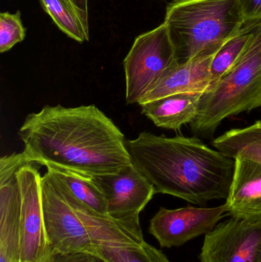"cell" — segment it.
<instances>
[{"label":"cell","mask_w":261,"mask_h":262,"mask_svg":"<svg viewBox=\"0 0 261 262\" xmlns=\"http://www.w3.org/2000/svg\"><path fill=\"white\" fill-rule=\"evenodd\" d=\"M32 163L84 178L131 165L124 134L95 105H45L26 116L18 132Z\"/></svg>","instance_id":"6da1fadb"},{"label":"cell","mask_w":261,"mask_h":262,"mask_svg":"<svg viewBox=\"0 0 261 262\" xmlns=\"http://www.w3.org/2000/svg\"><path fill=\"white\" fill-rule=\"evenodd\" d=\"M133 164L154 186L196 205L226 200L235 160L195 137L157 136L147 131L126 140Z\"/></svg>","instance_id":"7a4b0ae2"},{"label":"cell","mask_w":261,"mask_h":262,"mask_svg":"<svg viewBox=\"0 0 261 262\" xmlns=\"http://www.w3.org/2000/svg\"><path fill=\"white\" fill-rule=\"evenodd\" d=\"M44 229L53 255L89 254L98 247H139V221L117 220L90 209L47 171L41 180Z\"/></svg>","instance_id":"3957f363"},{"label":"cell","mask_w":261,"mask_h":262,"mask_svg":"<svg viewBox=\"0 0 261 262\" xmlns=\"http://www.w3.org/2000/svg\"><path fill=\"white\" fill-rule=\"evenodd\" d=\"M163 23L179 63L219 50L245 23L239 0H173Z\"/></svg>","instance_id":"277c9868"},{"label":"cell","mask_w":261,"mask_h":262,"mask_svg":"<svg viewBox=\"0 0 261 262\" xmlns=\"http://www.w3.org/2000/svg\"><path fill=\"white\" fill-rule=\"evenodd\" d=\"M261 107V26L242 56L205 93L196 119L190 124L197 134L211 136L221 123Z\"/></svg>","instance_id":"5b68a950"},{"label":"cell","mask_w":261,"mask_h":262,"mask_svg":"<svg viewBox=\"0 0 261 262\" xmlns=\"http://www.w3.org/2000/svg\"><path fill=\"white\" fill-rule=\"evenodd\" d=\"M179 64L165 23L136 37L124 60L127 104H139L158 81Z\"/></svg>","instance_id":"8992f818"},{"label":"cell","mask_w":261,"mask_h":262,"mask_svg":"<svg viewBox=\"0 0 261 262\" xmlns=\"http://www.w3.org/2000/svg\"><path fill=\"white\" fill-rule=\"evenodd\" d=\"M17 178L21 196L19 262H49L54 255L44 229L41 177L35 163L23 165Z\"/></svg>","instance_id":"52a82bcc"},{"label":"cell","mask_w":261,"mask_h":262,"mask_svg":"<svg viewBox=\"0 0 261 262\" xmlns=\"http://www.w3.org/2000/svg\"><path fill=\"white\" fill-rule=\"evenodd\" d=\"M225 215H228L225 204L213 208L161 207L150 220L149 232L161 248L179 247L209 233Z\"/></svg>","instance_id":"ba28073f"},{"label":"cell","mask_w":261,"mask_h":262,"mask_svg":"<svg viewBox=\"0 0 261 262\" xmlns=\"http://www.w3.org/2000/svg\"><path fill=\"white\" fill-rule=\"evenodd\" d=\"M261 220L231 217L205 235L201 262H256Z\"/></svg>","instance_id":"9c48e42d"},{"label":"cell","mask_w":261,"mask_h":262,"mask_svg":"<svg viewBox=\"0 0 261 262\" xmlns=\"http://www.w3.org/2000/svg\"><path fill=\"white\" fill-rule=\"evenodd\" d=\"M105 197L109 216L139 221V214L156 193L151 183L132 163L116 173L90 179Z\"/></svg>","instance_id":"30bf717a"},{"label":"cell","mask_w":261,"mask_h":262,"mask_svg":"<svg viewBox=\"0 0 261 262\" xmlns=\"http://www.w3.org/2000/svg\"><path fill=\"white\" fill-rule=\"evenodd\" d=\"M29 162L23 152L0 159V262H19L21 196L17 172Z\"/></svg>","instance_id":"8fae6325"},{"label":"cell","mask_w":261,"mask_h":262,"mask_svg":"<svg viewBox=\"0 0 261 262\" xmlns=\"http://www.w3.org/2000/svg\"><path fill=\"white\" fill-rule=\"evenodd\" d=\"M218 51L205 52L179 63L158 81L139 105L176 94L205 93L211 86V64Z\"/></svg>","instance_id":"7c38bea8"},{"label":"cell","mask_w":261,"mask_h":262,"mask_svg":"<svg viewBox=\"0 0 261 262\" xmlns=\"http://www.w3.org/2000/svg\"><path fill=\"white\" fill-rule=\"evenodd\" d=\"M227 215L261 220V164L236 158L229 193L225 203Z\"/></svg>","instance_id":"4fadbf2b"},{"label":"cell","mask_w":261,"mask_h":262,"mask_svg":"<svg viewBox=\"0 0 261 262\" xmlns=\"http://www.w3.org/2000/svg\"><path fill=\"white\" fill-rule=\"evenodd\" d=\"M202 94L181 93L141 104V113L161 128L180 130L198 115Z\"/></svg>","instance_id":"5bb4252c"},{"label":"cell","mask_w":261,"mask_h":262,"mask_svg":"<svg viewBox=\"0 0 261 262\" xmlns=\"http://www.w3.org/2000/svg\"><path fill=\"white\" fill-rule=\"evenodd\" d=\"M213 146L230 158H242L261 164V121L245 128L232 129L212 142Z\"/></svg>","instance_id":"9a60e30c"},{"label":"cell","mask_w":261,"mask_h":262,"mask_svg":"<svg viewBox=\"0 0 261 262\" xmlns=\"http://www.w3.org/2000/svg\"><path fill=\"white\" fill-rule=\"evenodd\" d=\"M260 26L261 21L245 23L243 27L216 52L211 64L210 88L212 87L242 56Z\"/></svg>","instance_id":"2e32d148"},{"label":"cell","mask_w":261,"mask_h":262,"mask_svg":"<svg viewBox=\"0 0 261 262\" xmlns=\"http://www.w3.org/2000/svg\"><path fill=\"white\" fill-rule=\"evenodd\" d=\"M47 169L55 180L61 183L78 200L96 212L108 215L105 197L90 179L52 168H47Z\"/></svg>","instance_id":"e0dca14e"},{"label":"cell","mask_w":261,"mask_h":262,"mask_svg":"<svg viewBox=\"0 0 261 262\" xmlns=\"http://www.w3.org/2000/svg\"><path fill=\"white\" fill-rule=\"evenodd\" d=\"M44 10L64 34L78 42L89 41V30L69 0H39Z\"/></svg>","instance_id":"ac0fdd59"},{"label":"cell","mask_w":261,"mask_h":262,"mask_svg":"<svg viewBox=\"0 0 261 262\" xmlns=\"http://www.w3.org/2000/svg\"><path fill=\"white\" fill-rule=\"evenodd\" d=\"M89 255L102 262H170L167 255L144 241L139 247H98Z\"/></svg>","instance_id":"d6986e66"},{"label":"cell","mask_w":261,"mask_h":262,"mask_svg":"<svg viewBox=\"0 0 261 262\" xmlns=\"http://www.w3.org/2000/svg\"><path fill=\"white\" fill-rule=\"evenodd\" d=\"M26 28L23 26L21 12H3L0 13V52L4 53L21 42L26 38Z\"/></svg>","instance_id":"ffe728a7"},{"label":"cell","mask_w":261,"mask_h":262,"mask_svg":"<svg viewBox=\"0 0 261 262\" xmlns=\"http://www.w3.org/2000/svg\"><path fill=\"white\" fill-rule=\"evenodd\" d=\"M245 23L261 21V0H239Z\"/></svg>","instance_id":"44dd1931"},{"label":"cell","mask_w":261,"mask_h":262,"mask_svg":"<svg viewBox=\"0 0 261 262\" xmlns=\"http://www.w3.org/2000/svg\"><path fill=\"white\" fill-rule=\"evenodd\" d=\"M49 262H99L93 255L87 253L72 254V255H54Z\"/></svg>","instance_id":"7402d4cb"},{"label":"cell","mask_w":261,"mask_h":262,"mask_svg":"<svg viewBox=\"0 0 261 262\" xmlns=\"http://www.w3.org/2000/svg\"><path fill=\"white\" fill-rule=\"evenodd\" d=\"M81 17L84 26L89 30L88 6L87 0H69Z\"/></svg>","instance_id":"603a6c76"},{"label":"cell","mask_w":261,"mask_h":262,"mask_svg":"<svg viewBox=\"0 0 261 262\" xmlns=\"http://www.w3.org/2000/svg\"><path fill=\"white\" fill-rule=\"evenodd\" d=\"M256 262H261V240L260 246H259L258 253H257V261Z\"/></svg>","instance_id":"cb8c5ba5"},{"label":"cell","mask_w":261,"mask_h":262,"mask_svg":"<svg viewBox=\"0 0 261 262\" xmlns=\"http://www.w3.org/2000/svg\"><path fill=\"white\" fill-rule=\"evenodd\" d=\"M100 262H102V261H100Z\"/></svg>","instance_id":"d4e9b609"}]
</instances>
